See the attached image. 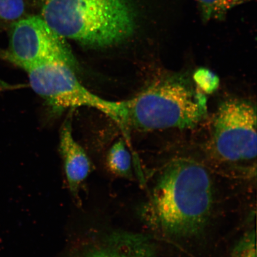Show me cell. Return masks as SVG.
<instances>
[{"instance_id": "2", "label": "cell", "mask_w": 257, "mask_h": 257, "mask_svg": "<svg viewBox=\"0 0 257 257\" xmlns=\"http://www.w3.org/2000/svg\"><path fill=\"white\" fill-rule=\"evenodd\" d=\"M41 17L65 39L101 48L130 40L143 14L135 0H44Z\"/></svg>"}, {"instance_id": "11", "label": "cell", "mask_w": 257, "mask_h": 257, "mask_svg": "<svg viewBox=\"0 0 257 257\" xmlns=\"http://www.w3.org/2000/svg\"><path fill=\"white\" fill-rule=\"evenodd\" d=\"M195 84L201 91L211 94L216 91L220 84L218 77L210 70L200 68L193 76Z\"/></svg>"}, {"instance_id": "5", "label": "cell", "mask_w": 257, "mask_h": 257, "mask_svg": "<svg viewBox=\"0 0 257 257\" xmlns=\"http://www.w3.org/2000/svg\"><path fill=\"white\" fill-rule=\"evenodd\" d=\"M31 87L58 110L88 107L100 111L120 126L121 101L105 100L80 83L73 69L66 63L48 62L25 70Z\"/></svg>"}, {"instance_id": "12", "label": "cell", "mask_w": 257, "mask_h": 257, "mask_svg": "<svg viewBox=\"0 0 257 257\" xmlns=\"http://www.w3.org/2000/svg\"><path fill=\"white\" fill-rule=\"evenodd\" d=\"M24 0H0V21H16L25 12Z\"/></svg>"}, {"instance_id": "9", "label": "cell", "mask_w": 257, "mask_h": 257, "mask_svg": "<svg viewBox=\"0 0 257 257\" xmlns=\"http://www.w3.org/2000/svg\"><path fill=\"white\" fill-rule=\"evenodd\" d=\"M106 165L112 175L127 180L133 179L131 154L123 140L112 145L106 158Z\"/></svg>"}, {"instance_id": "6", "label": "cell", "mask_w": 257, "mask_h": 257, "mask_svg": "<svg viewBox=\"0 0 257 257\" xmlns=\"http://www.w3.org/2000/svg\"><path fill=\"white\" fill-rule=\"evenodd\" d=\"M6 59L25 70L40 64L63 62L73 69L76 59L66 39L54 31L43 18L32 16L12 25Z\"/></svg>"}, {"instance_id": "13", "label": "cell", "mask_w": 257, "mask_h": 257, "mask_svg": "<svg viewBox=\"0 0 257 257\" xmlns=\"http://www.w3.org/2000/svg\"><path fill=\"white\" fill-rule=\"evenodd\" d=\"M233 257H256L255 230H249L241 237L234 246Z\"/></svg>"}, {"instance_id": "7", "label": "cell", "mask_w": 257, "mask_h": 257, "mask_svg": "<svg viewBox=\"0 0 257 257\" xmlns=\"http://www.w3.org/2000/svg\"><path fill=\"white\" fill-rule=\"evenodd\" d=\"M148 237L123 231L94 233L70 250L69 257H156Z\"/></svg>"}, {"instance_id": "10", "label": "cell", "mask_w": 257, "mask_h": 257, "mask_svg": "<svg viewBox=\"0 0 257 257\" xmlns=\"http://www.w3.org/2000/svg\"><path fill=\"white\" fill-rule=\"evenodd\" d=\"M201 20L206 24L211 20L224 21L231 10L252 0H196Z\"/></svg>"}, {"instance_id": "8", "label": "cell", "mask_w": 257, "mask_h": 257, "mask_svg": "<svg viewBox=\"0 0 257 257\" xmlns=\"http://www.w3.org/2000/svg\"><path fill=\"white\" fill-rule=\"evenodd\" d=\"M60 151L70 194L80 202V191L94 166L87 154L74 139L70 120L63 124L60 136Z\"/></svg>"}, {"instance_id": "4", "label": "cell", "mask_w": 257, "mask_h": 257, "mask_svg": "<svg viewBox=\"0 0 257 257\" xmlns=\"http://www.w3.org/2000/svg\"><path fill=\"white\" fill-rule=\"evenodd\" d=\"M212 124L208 155L215 169L234 178L255 177L256 106L243 99L224 101Z\"/></svg>"}, {"instance_id": "1", "label": "cell", "mask_w": 257, "mask_h": 257, "mask_svg": "<svg viewBox=\"0 0 257 257\" xmlns=\"http://www.w3.org/2000/svg\"><path fill=\"white\" fill-rule=\"evenodd\" d=\"M216 191L209 170L200 162L178 157L160 170L150 200L153 223L176 240L199 238L210 224Z\"/></svg>"}, {"instance_id": "3", "label": "cell", "mask_w": 257, "mask_h": 257, "mask_svg": "<svg viewBox=\"0 0 257 257\" xmlns=\"http://www.w3.org/2000/svg\"><path fill=\"white\" fill-rule=\"evenodd\" d=\"M120 127L141 132L191 130L207 116L206 96L182 75L157 79L127 100L121 101Z\"/></svg>"}]
</instances>
